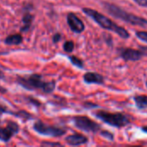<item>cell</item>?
<instances>
[{"label":"cell","instance_id":"6da1fadb","mask_svg":"<svg viewBox=\"0 0 147 147\" xmlns=\"http://www.w3.org/2000/svg\"><path fill=\"white\" fill-rule=\"evenodd\" d=\"M83 11H84V13L88 15L90 18H92L102 28L115 32V34H117L123 39H127L130 36L129 33L123 27L117 25L111 19H109L108 16H105L104 15L101 14L100 12H98L95 9H90V8H84Z\"/></svg>","mask_w":147,"mask_h":147},{"label":"cell","instance_id":"7a4b0ae2","mask_svg":"<svg viewBox=\"0 0 147 147\" xmlns=\"http://www.w3.org/2000/svg\"><path fill=\"white\" fill-rule=\"evenodd\" d=\"M17 83L26 90H41L45 93H51L55 89V82H46L42 79L40 74H32L27 77H20L17 78Z\"/></svg>","mask_w":147,"mask_h":147},{"label":"cell","instance_id":"3957f363","mask_svg":"<svg viewBox=\"0 0 147 147\" xmlns=\"http://www.w3.org/2000/svg\"><path fill=\"white\" fill-rule=\"evenodd\" d=\"M103 7L105 8V9L108 11L109 14H110L111 16L118 18V19H121V20H122L126 22H128L130 24H133V25L140 26V27H147V20L146 18L138 16L131 14L129 12H127L124 9H122L121 7L115 5V4L109 3H104Z\"/></svg>","mask_w":147,"mask_h":147},{"label":"cell","instance_id":"277c9868","mask_svg":"<svg viewBox=\"0 0 147 147\" xmlns=\"http://www.w3.org/2000/svg\"><path fill=\"white\" fill-rule=\"evenodd\" d=\"M96 116L103 122L113 126L115 127H123L129 124L128 118L121 113H109L105 111H99L96 113Z\"/></svg>","mask_w":147,"mask_h":147},{"label":"cell","instance_id":"5b68a950","mask_svg":"<svg viewBox=\"0 0 147 147\" xmlns=\"http://www.w3.org/2000/svg\"><path fill=\"white\" fill-rule=\"evenodd\" d=\"M33 127L34 131L37 132L38 134H42V135L51 136V137H59L65 134V130L59 128V127H53L50 125H47L41 121H37L34 124Z\"/></svg>","mask_w":147,"mask_h":147},{"label":"cell","instance_id":"8992f818","mask_svg":"<svg viewBox=\"0 0 147 147\" xmlns=\"http://www.w3.org/2000/svg\"><path fill=\"white\" fill-rule=\"evenodd\" d=\"M76 127L85 132L96 133L100 129V125L86 116H77L73 119Z\"/></svg>","mask_w":147,"mask_h":147},{"label":"cell","instance_id":"52a82bcc","mask_svg":"<svg viewBox=\"0 0 147 147\" xmlns=\"http://www.w3.org/2000/svg\"><path fill=\"white\" fill-rule=\"evenodd\" d=\"M19 132V126L14 121H8L7 126L4 128H0V140L3 142H8L13 135Z\"/></svg>","mask_w":147,"mask_h":147},{"label":"cell","instance_id":"ba28073f","mask_svg":"<svg viewBox=\"0 0 147 147\" xmlns=\"http://www.w3.org/2000/svg\"><path fill=\"white\" fill-rule=\"evenodd\" d=\"M67 23L70 27V28L71 29V31H73L74 33H82L84 30V24L82 22V20L77 16L74 13H69L67 15Z\"/></svg>","mask_w":147,"mask_h":147},{"label":"cell","instance_id":"9c48e42d","mask_svg":"<svg viewBox=\"0 0 147 147\" xmlns=\"http://www.w3.org/2000/svg\"><path fill=\"white\" fill-rule=\"evenodd\" d=\"M144 54H145L144 52L136 50V49H133V48H125L121 53V57L125 60H129V61L140 60Z\"/></svg>","mask_w":147,"mask_h":147},{"label":"cell","instance_id":"30bf717a","mask_svg":"<svg viewBox=\"0 0 147 147\" xmlns=\"http://www.w3.org/2000/svg\"><path fill=\"white\" fill-rule=\"evenodd\" d=\"M65 141L70 146H80L83 144L87 143L88 139L80 134H75L72 135H69L65 138Z\"/></svg>","mask_w":147,"mask_h":147},{"label":"cell","instance_id":"8fae6325","mask_svg":"<svg viewBox=\"0 0 147 147\" xmlns=\"http://www.w3.org/2000/svg\"><path fill=\"white\" fill-rule=\"evenodd\" d=\"M84 80L87 84H102L104 83V78L101 74L96 72H87L84 76Z\"/></svg>","mask_w":147,"mask_h":147},{"label":"cell","instance_id":"7c38bea8","mask_svg":"<svg viewBox=\"0 0 147 147\" xmlns=\"http://www.w3.org/2000/svg\"><path fill=\"white\" fill-rule=\"evenodd\" d=\"M22 42V36L20 34H14L9 35L4 40V43L7 45H20Z\"/></svg>","mask_w":147,"mask_h":147},{"label":"cell","instance_id":"4fadbf2b","mask_svg":"<svg viewBox=\"0 0 147 147\" xmlns=\"http://www.w3.org/2000/svg\"><path fill=\"white\" fill-rule=\"evenodd\" d=\"M34 20V16L29 14V13H27L23 16L22 17V22L24 23V25L21 28V31L22 32H25V31H28L29 29V28L31 27V24H32V22Z\"/></svg>","mask_w":147,"mask_h":147},{"label":"cell","instance_id":"5bb4252c","mask_svg":"<svg viewBox=\"0 0 147 147\" xmlns=\"http://www.w3.org/2000/svg\"><path fill=\"white\" fill-rule=\"evenodd\" d=\"M135 103L139 109H147V96L140 95L134 97Z\"/></svg>","mask_w":147,"mask_h":147},{"label":"cell","instance_id":"9a60e30c","mask_svg":"<svg viewBox=\"0 0 147 147\" xmlns=\"http://www.w3.org/2000/svg\"><path fill=\"white\" fill-rule=\"evenodd\" d=\"M69 59H70L71 62L74 65H76V66H78V67H79V68H83V67H84V63H83V61H82L80 59H78V58H77V57H75V56H70Z\"/></svg>","mask_w":147,"mask_h":147},{"label":"cell","instance_id":"2e32d148","mask_svg":"<svg viewBox=\"0 0 147 147\" xmlns=\"http://www.w3.org/2000/svg\"><path fill=\"white\" fill-rule=\"evenodd\" d=\"M63 48H64V50H65V52H67V53L72 52L73 49H74V43H73V41H71V40L65 41V44H64V46H63Z\"/></svg>","mask_w":147,"mask_h":147},{"label":"cell","instance_id":"e0dca14e","mask_svg":"<svg viewBox=\"0 0 147 147\" xmlns=\"http://www.w3.org/2000/svg\"><path fill=\"white\" fill-rule=\"evenodd\" d=\"M13 115L16 117H21V118H23L25 120H28L29 118L32 117V115L30 114H28V112H25V111H21V112H17V113H13Z\"/></svg>","mask_w":147,"mask_h":147},{"label":"cell","instance_id":"ac0fdd59","mask_svg":"<svg viewBox=\"0 0 147 147\" xmlns=\"http://www.w3.org/2000/svg\"><path fill=\"white\" fill-rule=\"evenodd\" d=\"M136 35L140 40L147 43V31H138L136 32Z\"/></svg>","mask_w":147,"mask_h":147},{"label":"cell","instance_id":"d6986e66","mask_svg":"<svg viewBox=\"0 0 147 147\" xmlns=\"http://www.w3.org/2000/svg\"><path fill=\"white\" fill-rule=\"evenodd\" d=\"M101 135L102 136V137H104V138H106L107 140H114V135L111 134V133H109V132H107V131H102V133H101Z\"/></svg>","mask_w":147,"mask_h":147},{"label":"cell","instance_id":"ffe728a7","mask_svg":"<svg viewBox=\"0 0 147 147\" xmlns=\"http://www.w3.org/2000/svg\"><path fill=\"white\" fill-rule=\"evenodd\" d=\"M137 4L142 7H147V0H134Z\"/></svg>","mask_w":147,"mask_h":147},{"label":"cell","instance_id":"44dd1931","mask_svg":"<svg viewBox=\"0 0 147 147\" xmlns=\"http://www.w3.org/2000/svg\"><path fill=\"white\" fill-rule=\"evenodd\" d=\"M60 39H61V35L59 34H55L54 35H53V41L54 42V43H57V42H59V40H60Z\"/></svg>","mask_w":147,"mask_h":147},{"label":"cell","instance_id":"7402d4cb","mask_svg":"<svg viewBox=\"0 0 147 147\" xmlns=\"http://www.w3.org/2000/svg\"><path fill=\"white\" fill-rule=\"evenodd\" d=\"M42 146H60L61 145L59 143H48V142H44V143H42Z\"/></svg>","mask_w":147,"mask_h":147},{"label":"cell","instance_id":"603a6c76","mask_svg":"<svg viewBox=\"0 0 147 147\" xmlns=\"http://www.w3.org/2000/svg\"><path fill=\"white\" fill-rule=\"evenodd\" d=\"M6 112H7V109L5 107L2 106V105H0V115H2L3 114H4Z\"/></svg>","mask_w":147,"mask_h":147},{"label":"cell","instance_id":"cb8c5ba5","mask_svg":"<svg viewBox=\"0 0 147 147\" xmlns=\"http://www.w3.org/2000/svg\"><path fill=\"white\" fill-rule=\"evenodd\" d=\"M4 78V74L2 71H0V79H3Z\"/></svg>","mask_w":147,"mask_h":147},{"label":"cell","instance_id":"d4e9b609","mask_svg":"<svg viewBox=\"0 0 147 147\" xmlns=\"http://www.w3.org/2000/svg\"><path fill=\"white\" fill-rule=\"evenodd\" d=\"M142 130H143L144 132H146V133H147V127H144L142 128Z\"/></svg>","mask_w":147,"mask_h":147},{"label":"cell","instance_id":"484cf974","mask_svg":"<svg viewBox=\"0 0 147 147\" xmlns=\"http://www.w3.org/2000/svg\"><path fill=\"white\" fill-rule=\"evenodd\" d=\"M146 87H147V81H146Z\"/></svg>","mask_w":147,"mask_h":147}]
</instances>
